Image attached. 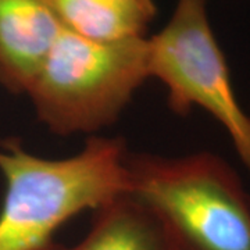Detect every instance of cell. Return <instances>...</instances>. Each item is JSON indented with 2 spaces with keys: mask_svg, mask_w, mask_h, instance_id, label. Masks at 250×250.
Segmentation results:
<instances>
[{
  "mask_svg": "<svg viewBox=\"0 0 250 250\" xmlns=\"http://www.w3.org/2000/svg\"><path fill=\"white\" fill-rule=\"evenodd\" d=\"M126 154L121 138L90 136L65 159L34 154L17 138L0 141V250H49L64 224L124 193Z\"/></svg>",
  "mask_w": 250,
  "mask_h": 250,
  "instance_id": "6da1fadb",
  "label": "cell"
},
{
  "mask_svg": "<svg viewBox=\"0 0 250 250\" xmlns=\"http://www.w3.org/2000/svg\"><path fill=\"white\" fill-rule=\"evenodd\" d=\"M126 193L152 210L172 250H250V195L214 153H128Z\"/></svg>",
  "mask_w": 250,
  "mask_h": 250,
  "instance_id": "7a4b0ae2",
  "label": "cell"
},
{
  "mask_svg": "<svg viewBox=\"0 0 250 250\" xmlns=\"http://www.w3.org/2000/svg\"><path fill=\"white\" fill-rule=\"evenodd\" d=\"M149 78L147 36L95 42L62 28L25 95L50 132L96 134L116 123Z\"/></svg>",
  "mask_w": 250,
  "mask_h": 250,
  "instance_id": "3957f363",
  "label": "cell"
},
{
  "mask_svg": "<svg viewBox=\"0 0 250 250\" xmlns=\"http://www.w3.org/2000/svg\"><path fill=\"white\" fill-rule=\"evenodd\" d=\"M149 41L150 78L167 88L174 114L203 108L229 135L233 149L250 174V116L241 107L229 67L215 39L207 0H177L168 22Z\"/></svg>",
  "mask_w": 250,
  "mask_h": 250,
  "instance_id": "277c9868",
  "label": "cell"
},
{
  "mask_svg": "<svg viewBox=\"0 0 250 250\" xmlns=\"http://www.w3.org/2000/svg\"><path fill=\"white\" fill-rule=\"evenodd\" d=\"M62 29L47 0H0V86L25 93Z\"/></svg>",
  "mask_w": 250,
  "mask_h": 250,
  "instance_id": "5b68a950",
  "label": "cell"
},
{
  "mask_svg": "<svg viewBox=\"0 0 250 250\" xmlns=\"http://www.w3.org/2000/svg\"><path fill=\"white\" fill-rule=\"evenodd\" d=\"M93 213L92 227L82 241L72 246L54 242L49 250H172L159 218L126 192Z\"/></svg>",
  "mask_w": 250,
  "mask_h": 250,
  "instance_id": "8992f818",
  "label": "cell"
},
{
  "mask_svg": "<svg viewBox=\"0 0 250 250\" xmlns=\"http://www.w3.org/2000/svg\"><path fill=\"white\" fill-rule=\"evenodd\" d=\"M60 25L95 42L145 38L156 17L152 0H47Z\"/></svg>",
  "mask_w": 250,
  "mask_h": 250,
  "instance_id": "52a82bcc",
  "label": "cell"
},
{
  "mask_svg": "<svg viewBox=\"0 0 250 250\" xmlns=\"http://www.w3.org/2000/svg\"><path fill=\"white\" fill-rule=\"evenodd\" d=\"M249 116H250V114H249Z\"/></svg>",
  "mask_w": 250,
  "mask_h": 250,
  "instance_id": "ba28073f",
  "label": "cell"
}]
</instances>
